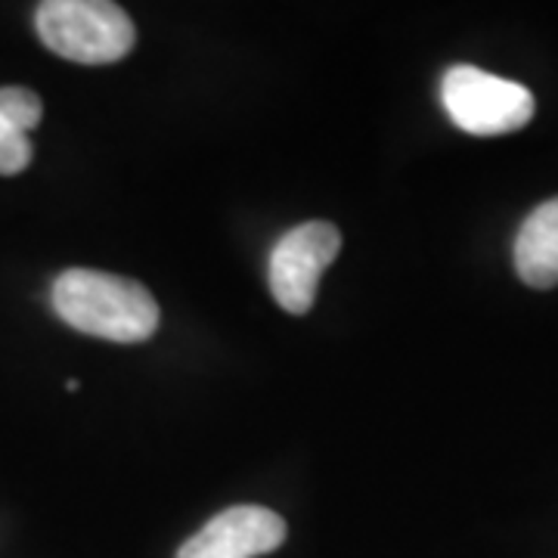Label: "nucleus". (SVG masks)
<instances>
[{
	"mask_svg": "<svg viewBox=\"0 0 558 558\" xmlns=\"http://www.w3.org/2000/svg\"><path fill=\"white\" fill-rule=\"evenodd\" d=\"M515 270L534 289L558 286V196L537 205L515 236Z\"/></svg>",
	"mask_w": 558,
	"mask_h": 558,
	"instance_id": "obj_6",
	"label": "nucleus"
},
{
	"mask_svg": "<svg viewBox=\"0 0 558 558\" xmlns=\"http://www.w3.org/2000/svg\"><path fill=\"white\" fill-rule=\"evenodd\" d=\"M341 233L326 220L289 230L270 255V292L282 311L307 314L317 301L323 270L339 258Z\"/></svg>",
	"mask_w": 558,
	"mask_h": 558,
	"instance_id": "obj_4",
	"label": "nucleus"
},
{
	"mask_svg": "<svg viewBox=\"0 0 558 558\" xmlns=\"http://www.w3.org/2000/svg\"><path fill=\"white\" fill-rule=\"evenodd\" d=\"M32 161V143L28 134L16 131L13 124L0 119V174H20Z\"/></svg>",
	"mask_w": 558,
	"mask_h": 558,
	"instance_id": "obj_8",
	"label": "nucleus"
},
{
	"mask_svg": "<svg viewBox=\"0 0 558 558\" xmlns=\"http://www.w3.org/2000/svg\"><path fill=\"white\" fill-rule=\"evenodd\" d=\"M286 543V521L264 506H230L186 539L178 558H258Z\"/></svg>",
	"mask_w": 558,
	"mask_h": 558,
	"instance_id": "obj_5",
	"label": "nucleus"
},
{
	"mask_svg": "<svg viewBox=\"0 0 558 558\" xmlns=\"http://www.w3.org/2000/svg\"><path fill=\"white\" fill-rule=\"evenodd\" d=\"M53 307L72 329L119 344L146 341L159 326V304L146 286L84 267L53 282Z\"/></svg>",
	"mask_w": 558,
	"mask_h": 558,
	"instance_id": "obj_1",
	"label": "nucleus"
},
{
	"mask_svg": "<svg viewBox=\"0 0 558 558\" xmlns=\"http://www.w3.org/2000/svg\"><path fill=\"white\" fill-rule=\"evenodd\" d=\"M450 121L472 137H502L534 119V94L519 81L499 78L475 65H453L440 81Z\"/></svg>",
	"mask_w": 558,
	"mask_h": 558,
	"instance_id": "obj_3",
	"label": "nucleus"
},
{
	"mask_svg": "<svg viewBox=\"0 0 558 558\" xmlns=\"http://www.w3.org/2000/svg\"><path fill=\"white\" fill-rule=\"evenodd\" d=\"M0 119L28 134L44 119V102L28 87H0Z\"/></svg>",
	"mask_w": 558,
	"mask_h": 558,
	"instance_id": "obj_7",
	"label": "nucleus"
},
{
	"mask_svg": "<svg viewBox=\"0 0 558 558\" xmlns=\"http://www.w3.org/2000/svg\"><path fill=\"white\" fill-rule=\"evenodd\" d=\"M35 28L57 57L81 65L124 60L137 40L131 16L106 0H47L35 13Z\"/></svg>",
	"mask_w": 558,
	"mask_h": 558,
	"instance_id": "obj_2",
	"label": "nucleus"
}]
</instances>
